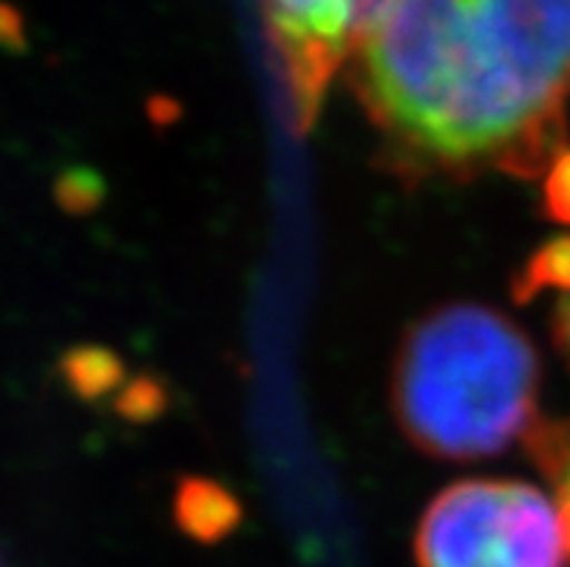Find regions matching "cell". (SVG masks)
I'll use <instances>...</instances> for the list:
<instances>
[{"instance_id":"277c9868","label":"cell","mask_w":570,"mask_h":567,"mask_svg":"<svg viewBox=\"0 0 570 567\" xmlns=\"http://www.w3.org/2000/svg\"><path fill=\"white\" fill-rule=\"evenodd\" d=\"M389 7L391 0H261L304 125Z\"/></svg>"},{"instance_id":"6da1fadb","label":"cell","mask_w":570,"mask_h":567,"mask_svg":"<svg viewBox=\"0 0 570 567\" xmlns=\"http://www.w3.org/2000/svg\"><path fill=\"white\" fill-rule=\"evenodd\" d=\"M403 177H542L564 151L570 0H391L347 65Z\"/></svg>"},{"instance_id":"30bf717a","label":"cell","mask_w":570,"mask_h":567,"mask_svg":"<svg viewBox=\"0 0 570 567\" xmlns=\"http://www.w3.org/2000/svg\"><path fill=\"white\" fill-rule=\"evenodd\" d=\"M557 507H559V516H562L564 541H568V550H570V492H564V496H557Z\"/></svg>"},{"instance_id":"3957f363","label":"cell","mask_w":570,"mask_h":567,"mask_svg":"<svg viewBox=\"0 0 570 567\" xmlns=\"http://www.w3.org/2000/svg\"><path fill=\"white\" fill-rule=\"evenodd\" d=\"M417 567H570L562 516L521 481H461L426 507L414 536Z\"/></svg>"},{"instance_id":"7a4b0ae2","label":"cell","mask_w":570,"mask_h":567,"mask_svg":"<svg viewBox=\"0 0 570 567\" xmlns=\"http://www.w3.org/2000/svg\"><path fill=\"white\" fill-rule=\"evenodd\" d=\"M542 360L513 319L487 304H443L405 331L391 409L434 460L495 458L539 426Z\"/></svg>"},{"instance_id":"ba28073f","label":"cell","mask_w":570,"mask_h":567,"mask_svg":"<svg viewBox=\"0 0 570 567\" xmlns=\"http://www.w3.org/2000/svg\"><path fill=\"white\" fill-rule=\"evenodd\" d=\"M542 203L550 221L570 229V148H564L544 174Z\"/></svg>"},{"instance_id":"52a82bcc","label":"cell","mask_w":570,"mask_h":567,"mask_svg":"<svg viewBox=\"0 0 570 567\" xmlns=\"http://www.w3.org/2000/svg\"><path fill=\"white\" fill-rule=\"evenodd\" d=\"M65 374L79 394L94 397L108 391L122 377V368H119V362L108 351H90L87 348V351H72L67 356Z\"/></svg>"},{"instance_id":"9c48e42d","label":"cell","mask_w":570,"mask_h":567,"mask_svg":"<svg viewBox=\"0 0 570 567\" xmlns=\"http://www.w3.org/2000/svg\"><path fill=\"white\" fill-rule=\"evenodd\" d=\"M553 333H557L559 351H562L570 362V293H564L562 302H559L557 322H553Z\"/></svg>"},{"instance_id":"5b68a950","label":"cell","mask_w":570,"mask_h":567,"mask_svg":"<svg viewBox=\"0 0 570 567\" xmlns=\"http://www.w3.org/2000/svg\"><path fill=\"white\" fill-rule=\"evenodd\" d=\"M177 525L200 541H217L240 525V504L229 489L206 478H188L174 498Z\"/></svg>"},{"instance_id":"8992f818","label":"cell","mask_w":570,"mask_h":567,"mask_svg":"<svg viewBox=\"0 0 570 567\" xmlns=\"http://www.w3.org/2000/svg\"><path fill=\"white\" fill-rule=\"evenodd\" d=\"M544 290H559V293H570V237H553L542 250L535 252L528 266L521 270L515 278L513 293L519 302H530Z\"/></svg>"}]
</instances>
